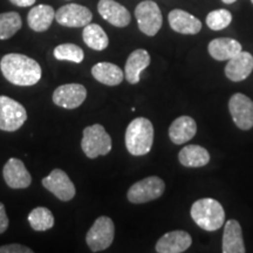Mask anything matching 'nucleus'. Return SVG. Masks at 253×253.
Here are the masks:
<instances>
[{
	"instance_id": "nucleus-1",
	"label": "nucleus",
	"mask_w": 253,
	"mask_h": 253,
	"mask_svg": "<svg viewBox=\"0 0 253 253\" xmlns=\"http://www.w3.org/2000/svg\"><path fill=\"white\" fill-rule=\"evenodd\" d=\"M0 68L6 80L15 86H34L41 79V67L39 63L24 54L9 53L2 56Z\"/></svg>"
},
{
	"instance_id": "nucleus-2",
	"label": "nucleus",
	"mask_w": 253,
	"mask_h": 253,
	"mask_svg": "<svg viewBox=\"0 0 253 253\" xmlns=\"http://www.w3.org/2000/svg\"><path fill=\"white\" fill-rule=\"evenodd\" d=\"M126 147L132 156L149 154L154 143V126L145 118H136L126 130Z\"/></svg>"
},
{
	"instance_id": "nucleus-3",
	"label": "nucleus",
	"mask_w": 253,
	"mask_h": 253,
	"mask_svg": "<svg viewBox=\"0 0 253 253\" xmlns=\"http://www.w3.org/2000/svg\"><path fill=\"white\" fill-rule=\"evenodd\" d=\"M191 218L202 230L217 231L224 225L225 211L216 199L202 198L196 201L190 211Z\"/></svg>"
},
{
	"instance_id": "nucleus-4",
	"label": "nucleus",
	"mask_w": 253,
	"mask_h": 253,
	"mask_svg": "<svg viewBox=\"0 0 253 253\" xmlns=\"http://www.w3.org/2000/svg\"><path fill=\"white\" fill-rule=\"evenodd\" d=\"M112 137L103 126L93 125L84 129L81 148L88 158L106 156L112 150Z\"/></svg>"
},
{
	"instance_id": "nucleus-5",
	"label": "nucleus",
	"mask_w": 253,
	"mask_h": 253,
	"mask_svg": "<svg viewBox=\"0 0 253 253\" xmlns=\"http://www.w3.org/2000/svg\"><path fill=\"white\" fill-rule=\"evenodd\" d=\"M115 226L112 218L101 216L94 221L86 235V243L91 252L104 251L113 244Z\"/></svg>"
},
{
	"instance_id": "nucleus-6",
	"label": "nucleus",
	"mask_w": 253,
	"mask_h": 253,
	"mask_svg": "<svg viewBox=\"0 0 253 253\" xmlns=\"http://www.w3.org/2000/svg\"><path fill=\"white\" fill-rule=\"evenodd\" d=\"M166 190V183L157 176H150L136 182L126 192L128 201L132 204H143L160 198Z\"/></svg>"
},
{
	"instance_id": "nucleus-7",
	"label": "nucleus",
	"mask_w": 253,
	"mask_h": 253,
	"mask_svg": "<svg viewBox=\"0 0 253 253\" xmlns=\"http://www.w3.org/2000/svg\"><path fill=\"white\" fill-rule=\"evenodd\" d=\"M27 120V112L21 103L8 96H0V130L15 131Z\"/></svg>"
},
{
	"instance_id": "nucleus-8",
	"label": "nucleus",
	"mask_w": 253,
	"mask_h": 253,
	"mask_svg": "<svg viewBox=\"0 0 253 253\" xmlns=\"http://www.w3.org/2000/svg\"><path fill=\"white\" fill-rule=\"evenodd\" d=\"M135 17L140 31L148 37L156 36L162 27V12L156 2L151 0H144L136 6Z\"/></svg>"
},
{
	"instance_id": "nucleus-9",
	"label": "nucleus",
	"mask_w": 253,
	"mask_h": 253,
	"mask_svg": "<svg viewBox=\"0 0 253 253\" xmlns=\"http://www.w3.org/2000/svg\"><path fill=\"white\" fill-rule=\"evenodd\" d=\"M229 110L233 122L242 130H250L253 126V101L249 96L237 93L231 96Z\"/></svg>"
},
{
	"instance_id": "nucleus-10",
	"label": "nucleus",
	"mask_w": 253,
	"mask_h": 253,
	"mask_svg": "<svg viewBox=\"0 0 253 253\" xmlns=\"http://www.w3.org/2000/svg\"><path fill=\"white\" fill-rule=\"evenodd\" d=\"M42 185L62 202H69L77 194L74 183L61 169L53 170L42 179Z\"/></svg>"
},
{
	"instance_id": "nucleus-11",
	"label": "nucleus",
	"mask_w": 253,
	"mask_h": 253,
	"mask_svg": "<svg viewBox=\"0 0 253 253\" xmlns=\"http://www.w3.org/2000/svg\"><path fill=\"white\" fill-rule=\"evenodd\" d=\"M93 13L86 6L68 4L55 12V20L65 27H84L90 24Z\"/></svg>"
},
{
	"instance_id": "nucleus-12",
	"label": "nucleus",
	"mask_w": 253,
	"mask_h": 253,
	"mask_svg": "<svg viewBox=\"0 0 253 253\" xmlns=\"http://www.w3.org/2000/svg\"><path fill=\"white\" fill-rule=\"evenodd\" d=\"M87 89L82 84H67L56 88L53 93V102L65 109H75L84 102Z\"/></svg>"
},
{
	"instance_id": "nucleus-13",
	"label": "nucleus",
	"mask_w": 253,
	"mask_h": 253,
	"mask_svg": "<svg viewBox=\"0 0 253 253\" xmlns=\"http://www.w3.org/2000/svg\"><path fill=\"white\" fill-rule=\"evenodd\" d=\"M2 176L11 189H26L32 183L31 173L19 158H9L2 169Z\"/></svg>"
},
{
	"instance_id": "nucleus-14",
	"label": "nucleus",
	"mask_w": 253,
	"mask_h": 253,
	"mask_svg": "<svg viewBox=\"0 0 253 253\" xmlns=\"http://www.w3.org/2000/svg\"><path fill=\"white\" fill-rule=\"evenodd\" d=\"M191 244L192 238L188 232L176 230L161 237L155 249L158 253H182L185 252Z\"/></svg>"
},
{
	"instance_id": "nucleus-15",
	"label": "nucleus",
	"mask_w": 253,
	"mask_h": 253,
	"mask_svg": "<svg viewBox=\"0 0 253 253\" xmlns=\"http://www.w3.org/2000/svg\"><path fill=\"white\" fill-rule=\"evenodd\" d=\"M97 11L101 17L113 26L126 27L130 24L131 17L129 11L115 0H100Z\"/></svg>"
},
{
	"instance_id": "nucleus-16",
	"label": "nucleus",
	"mask_w": 253,
	"mask_h": 253,
	"mask_svg": "<svg viewBox=\"0 0 253 253\" xmlns=\"http://www.w3.org/2000/svg\"><path fill=\"white\" fill-rule=\"evenodd\" d=\"M253 71V56L249 52H239L229 60L225 67V75L229 80L239 82L245 80Z\"/></svg>"
},
{
	"instance_id": "nucleus-17",
	"label": "nucleus",
	"mask_w": 253,
	"mask_h": 253,
	"mask_svg": "<svg viewBox=\"0 0 253 253\" xmlns=\"http://www.w3.org/2000/svg\"><path fill=\"white\" fill-rule=\"evenodd\" d=\"M168 20L170 27L177 33L197 34L202 30L201 20L183 9H172L168 15Z\"/></svg>"
},
{
	"instance_id": "nucleus-18",
	"label": "nucleus",
	"mask_w": 253,
	"mask_h": 253,
	"mask_svg": "<svg viewBox=\"0 0 253 253\" xmlns=\"http://www.w3.org/2000/svg\"><path fill=\"white\" fill-rule=\"evenodd\" d=\"M150 65V55L145 49H136L130 53L126 62L125 75L130 84L140 82L141 73Z\"/></svg>"
},
{
	"instance_id": "nucleus-19",
	"label": "nucleus",
	"mask_w": 253,
	"mask_h": 253,
	"mask_svg": "<svg viewBox=\"0 0 253 253\" xmlns=\"http://www.w3.org/2000/svg\"><path fill=\"white\" fill-rule=\"evenodd\" d=\"M223 253H245L242 226L235 219L227 220L223 233Z\"/></svg>"
},
{
	"instance_id": "nucleus-20",
	"label": "nucleus",
	"mask_w": 253,
	"mask_h": 253,
	"mask_svg": "<svg viewBox=\"0 0 253 253\" xmlns=\"http://www.w3.org/2000/svg\"><path fill=\"white\" fill-rule=\"evenodd\" d=\"M197 132V123L190 116H179L169 128V137L172 143L184 144L194 138Z\"/></svg>"
},
{
	"instance_id": "nucleus-21",
	"label": "nucleus",
	"mask_w": 253,
	"mask_h": 253,
	"mask_svg": "<svg viewBox=\"0 0 253 253\" xmlns=\"http://www.w3.org/2000/svg\"><path fill=\"white\" fill-rule=\"evenodd\" d=\"M208 49L213 59L224 61V60L232 59L239 52H242V45L231 38H218L209 43Z\"/></svg>"
},
{
	"instance_id": "nucleus-22",
	"label": "nucleus",
	"mask_w": 253,
	"mask_h": 253,
	"mask_svg": "<svg viewBox=\"0 0 253 253\" xmlns=\"http://www.w3.org/2000/svg\"><path fill=\"white\" fill-rule=\"evenodd\" d=\"M55 18V11L49 5H38L28 12L27 24L34 32L48 30Z\"/></svg>"
},
{
	"instance_id": "nucleus-23",
	"label": "nucleus",
	"mask_w": 253,
	"mask_h": 253,
	"mask_svg": "<svg viewBox=\"0 0 253 253\" xmlns=\"http://www.w3.org/2000/svg\"><path fill=\"white\" fill-rule=\"evenodd\" d=\"M91 75L106 86H118L123 81V71L112 62H99L91 68Z\"/></svg>"
},
{
	"instance_id": "nucleus-24",
	"label": "nucleus",
	"mask_w": 253,
	"mask_h": 253,
	"mask_svg": "<svg viewBox=\"0 0 253 253\" xmlns=\"http://www.w3.org/2000/svg\"><path fill=\"white\" fill-rule=\"evenodd\" d=\"M178 160L182 166L188 168H201L210 162V154L205 148L197 144L185 145L179 151Z\"/></svg>"
},
{
	"instance_id": "nucleus-25",
	"label": "nucleus",
	"mask_w": 253,
	"mask_h": 253,
	"mask_svg": "<svg viewBox=\"0 0 253 253\" xmlns=\"http://www.w3.org/2000/svg\"><path fill=\"white\" fill-rule=\"evenodd\" d=\"M84 43L94 50H103L109 45L108 36L97 24H88L82 32Z\"/></svg>"
},
{
	"instance_id": "nucleus-26",
	"label": "nucleus",
	"mask_w": 253,
	"mask_h": 253,
	"mask_svg": "<svg viewBox=\"0 0 253 253\" xmlns=\"http://www.w3.org/2000/svg\"><path fill=\"white\" fill-rule=\"evenodd\" d=\"M28 223L34 231H47L54 225V217L47 208L33 209L28 214Z\"/></svg>"
},
{
	"instance_id": "nucleus-27",
	"label": "nucleus",
	"mask_w": 253,
	"mask_h": 253,
	"mask_svg": "<svg viewBox=\"0 0 253 253\" xmlns=\"http://www.w3.org/2000/svg\"><path fill=\"white\" fill-rule=\"evenodd\" d=\"M23 26L21 17L17 12L0 14V40H7L14 36Z\"/></svg>"
},
{
	"instance_id": "nucleus-28",
	"label": "nucleus",
	"mask_w": 253,
	"mask_h": 253,
	"mask_svg": "<svg viewBox=\"0 0 253 253\" xmlns=\"http://www.w3.org/2000/svg\"><path fill=\"white\" fill-rule=\"evenodd\" d=\"M54 56L59 61H69L80 63L84 61V53L81 47L74 43H62L55 47Z\"/></svg>"
},
{
	"instance_id": "nucleus-29",
	"label": "nucleus",
	"mask_w": 253,
	"mask_h": 253,
	"mask_svg": "<svg viewBox=\"0 0 253 253\" xmlns=\"http://www.w3.org/2000/svg\"><path fill=\"white\" fill-rule=\"evenodd\" d=\"M232 21V14L227 9H214L207 15V25L210 30L220 31L226 28Z\"/></svg>"
},
{
	"instance_id": "nucleus-30",
	"label": "nucleus",
	"mask_w": 253,
	"mask_h": 253,
	"mask_svg": "<svg viewBox=\"0 0 253 253\" xmlns=\"http://www.w3.org/2000/svg\"><path fill=\"white\" fill-rule=\"evenodd\" d=\"M33 250H31L27 246L20 244H8L0 246V253H32Z\"/></svg>"
},
{
	"instance_id": "nucleus-31",
	"label": "nucleus",
	"mask_w": 253,
	"mask_h": 253,
	"mask_svg": "<svg viewBox=\"0 0 253 253\" xmlns=\"http://www.w3.org/2000/svg\"><path fill=\"white\" fill-rule=\"evenodd\" d=\"M8 217L6 214V210H5V205L0 202V235L4 233L6 230L8 229Z\"/></svg>"
},
{
	"instance_id": "nucleus-32",
	"label": "nucleus",
	"mask_w": 253,
	"mask_h": 253,
	"mask_svg": "<svg viewBox=\"0 0 253 253\" xmlns=\"http://www.w3.org/2000/svg\"><path fill=\"white\" fill-rule=\"evenodd\" d=\"M9 1L15 6H19V7H28V6L33 5L36 0H9Z\"/></svg>"
},
{
	"instance_id": "nucleus-33",
	"label": "nucleus",
	"mask_w": 253,
	"mask_h": 253,
	"mask_svg": "<svg viewBox=\"0 0 253 253\" xmlns=\"http://www.w3.org/2000/svg\"><path fill=\"white\" fill-rule=\"evenodd\" d=\"M223 2H225V4H233V2H236L237 0H221Z\"/></svg>"
},
{
	"instance_id": "nucleus-34",
	"label": "nucleus",
	"mask_w": 253,
	"mask_h": 253,
	"mask_svg": "<svg viewBox=\"0 0 253 253\" xmlns=\"http://www.w3.org/2000/svg\"><path fill=\"white\" fill-rule=\"evenodd\" d=\"M251 1H252V4H253V0H251Z\"/></svg>"
}]
</instances>
